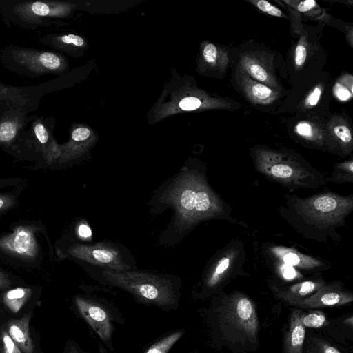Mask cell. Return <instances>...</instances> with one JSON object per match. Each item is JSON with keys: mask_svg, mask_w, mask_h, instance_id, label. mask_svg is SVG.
Segmentation results:
<instances>
[{"mask_svg": "<svg viewBox=\"0 0 353 353\" xmlns=\"http://www.w3.org/2000/svg\"><path fill=\"white\" fill-rule=\"evenodd\" d=\"M210 323L217 347L232 353L256 352L259 346V320L254 301L243 292L221 294L210 309Z\"/></svg>", "mask_w": 353, "mask_h": 353, "instance_id": "1", "label": "cell"}, {"mask_svg": "<svg viewBox=\"0 0 353 353\" xmlns=\"http://www.w3.org/2000/svg\"><path fill=\"white\" fill-rule=\"evenodd\" d=\"M180 226L188 228L223 213L222 202L205 181L195 172L183 173L167 194Z\"/></svg>", "mask_w": 353, "mask_h": 353, "instance_id": "2", "label": "cell"}, {"mask_svg": "<svg viewBox=\"0 0 353 353\" xmlns=\"http://www.w3.org/2000/svg\"><path fill=\"white\" fill-rule=\"evenodd\" d=\"M256 170L288 188H316L325 183L321 174L292 152L259 148L252 152Z\"/></svg>", "mask_w": 353, "mask_h": 353, "instance_id": "3", "label": "cell"}, {"mask_svg": "<svg viewBox=\"0 0 353 353\" xmlns=\"http://www.w3.org/2000/svg\"><path fill=\"white\" fill-rule=\"evenodd\" d=\"M294 206L298 214L316 226H339L352 210L353 196L327 192L298 198Z\"/></svg>", "mask_w": 353, "mask_h": 353, "instance_id": "4", "label": "cell"}, {"mask_svg": "<svg viewBox=\"0 0 353 353\" xmlns=\"http://www.w3.org/2000/svg\"><path fill=\"white\" fill-rule=\"evenodd\" d=\"M102 276L110 283L123 288L148 302L167 305L174 301L168 280L157 275L135 271L103 270Z\"/></svg>", "mask_w": 353, "mask_h": 353, "instance_id": "5", "label": "cell"}, {"mask_svg": "<svg viewBox=\"0 0 353 353\" xmlns=\"http://www.w3.org/2000/svg\"><path fill=\"white\" fill-rule=\"evenodd\" d=\"M66 253L70 257L105 270L125 271L130 268L119 248L108 243H74L68 248Z\"/></svg>", "mask_w": 353, "mask_h": 353, "instance_id": "6", "label": "cell"}, {"mask_svg": "<svg viewBox=\"0 0 353 353\" xmlns=\"http://www.w3.org/2000/svg\"><path fill=\"white\" fill-rule=\"evenodd\" d=\"M38 228L21 225L12 232L0 237V250L19 259L32 261L39 255V246L35 236Z\"/></svg>", "mask_w": 353, "mask_h": 353, "instance_id": "7", "label": "cell"}, {"mask_svg": "<svg viewBox=\"0 0 353 353\" xmlns=\"http://www.w3.org/2000/svg\"><path fill=\"white\" fill-rule=\"evenodd\" d=\"M353 294L337 283H325L308 297L299 301L292 306L301 309H319L343 305L352 302Z\"/></svg>", "mask_w": 353, "mask_h": 353, "instance_id": "8", "label": "cell"}, {"mask_svg": "<svg viewBox=\"0 0 353 353\" xmlns=\"http://www.w3.org/2000/svg\"><path fill=\"white\" fill-rule=\"evenodd\" d=\"M238 65L252 79L272 89L281 91L272 60L267 55L260 52H248L241 56Z\"/></svg>", "mask_w": 353, "mask_h": 353, "instance_id": "9", "label": "cell"}, {"mask_svg": "<svg viewBox=\"0 0 353 353\" xmlns=\"http://www.w3.org/2000/svg\"><path fill=\"white\" fill-rule=\"evenodd\" d=\"M325 134L328 150H336L344 155L350 154L353 149L352 128L346 117L333 116L325 124Z\"/></svg>", "mask_w": 353, "mask_h": 353, "instance_id": "10", "label": "cell"}, {"mask_svg": "<svg viewBox=\"0 0 353 353\" xmlns=\"http://www.w3.org/2000/svg\"><path fill=\"white\" fill-rule=\"evenodd\" d=\"M235 77L239 88L248 100L254 104H270L281 96L280 91L252 79L239 65L236 69Z\"/></svg>", "mask_w": 353, "mask_h": 353, "instance_id": "11", "label": "cell"}, {"mask_svg": "<svg viewBox=\"0 0 353 353\" xmlns=\"http://www.w3.org/2000/svg\"><path fill=\"white\" fill-rule=\"evenodd\" d=\"M75 303L82 316L103 340L107 341L112 332V325L105 311L79 297L75 299Z\"/></svg>", "mask_w": 353, "mask_h": 353, "instance_id": "12", "label": "cell"}, {"mask_svg": "<svg viewBox=\"0 0 353 353\" xmlns=\"http://www.w3.org/2000/svg\"><path fill=\"white\" fill-rule=\"evenodd\" d=\"M302 310L294 309L283 332L282 353H303L305 327L300 321Z\"/></svg>", "mask_w": 353, "mask_h": 353, "instance_id": "13", "label": "cell"}, {"mask_svg": "<svg viewBox=\"0 0 353 353\" xmlns=\"http://www.w3.org/2000/svg\"><path fill=\"white\" fill-rule=\"evenodd\" d=\"M325 283L321 279H310L286 288H275L273 292L277 299L292 305L294 303L308 297Z\"/></svg>", "mask_w": 353, "mask_h": 353, "instance_id": "14", "label": "cell"}, {"mask_svg": "<svg viewBox=\"0 0 353 353\" xmlns=\"http://www.w3.org/2000/svg\"><path fill=\"white\" fill-rule=\"evenodd\" d=\"M293 133L304 143L328 150L325 125L311 120H300L294 123Z\"/></svg>", "mask_w": 353, "mask_h": 353, "instance_id": "15", "label": "cell"}, {"mask_svg": "<svg viewBox=\"0 0 353 353\" xmlns=\"http://www.w3.org/2000/svg\"><path fill=\"white\" fill-rule=\"evenodd\" d=\"M235 254L230 252L218 259L204 279V291L208 295L218 293L230 272Z\"/></svg>", "mask_w": 353, "mask_h": 353, "instance_id": "16", "label": "cell"}, {"mask_svg": "<svg viewBox=\"0 0 353 353\" xmlns=\"http://www.w3.org/2000/svg\"><path fill=\"white\" fill-rule=\"evenodd\" d=\"M31 313L20 319H10L6 323V331L23 353H34L35 347L30 334L29 323Z\"/></svg>", "mask_w": 353, "mask_h": 353, "instance_id": "17", "label": "cell"}, {"mask_svg": "<svg viewBox=\"0 0 353 353\" xmlns=\"http://www.w3.org/2000/svg\"><path fill=\"white\" fill-rule=\"evenodd\" d=\"M270 251L281 263L293 268L310 270L324 265L320 260L291 248L276 246L272 247Z\"/></svg>", "mask_w": 353, "mask_h": 353, "instance_id": "18", "label": "cell"}, {"mask_svg": "<svg viewBox=\"0 0 353 353\" xmlns=\"http://www.w3.org/2000/svg\"><path fill=\"white\" fill-rule=\"evenodd\" d=\"M203 57L205 62L219 74H225L230 61L228 50L225 48L208 43L203 49Z\"/></svg>", "mask_w": 353, "mask_h": 353, "instance_id": "19", "label": "cell"}, {"mask_svg": "<svg viewBox=\"0 0 353 353\" xmlns=\"http://www.w3.org/2000/svg\"><path fill=\"white\" fill-rule=\"evenodd\" d=\"M32 295V290L28 288H17L6 291L3 296L5 305L12 312H18Z\"/></svg>", "mask_w": 353, "mask_h": 353, "instance_id": "20", "label": "cell"}, {"mask_svg": "<svg viewBox=\"0 0 353 353\" xmlns=\"http://www.w3.org/2000/svg\"><path fill=\"white\" fill-rule=\"evenodd\" d=\"M330 181L335 183H352L353 181L352 159H351L343 163H336Z\"/></svg>", "mask_w": 353, "mask_h": 353, "instance_id": "21", "label": "cell"}, {"mask_svg": "<svg viewBox=\"0 0 353 353\" xmlns=\"http://www.w3.org/2000/svg\"><path fill=\"white\" fill-rule=\"evenodd\" d=\"M300 321L305 327L320 328L329 323L325 314L319 310H312L309 312H301Z\"/></svg>", "mask_w": 353, "mask_h": 353, "instance_id": "22", "label": "cell"}, {"mask_svg": "<svg viewBox=\"0 0 353 353\" xmlns=\"http://www.w3.org/2000/svg\"><path fill=\"white\" fill-rule=\"evenodd\" d=\"M182 334V331H177L168 335L152 345L145 353H168Z\"/></svg>", "mask_w": 353, "mask_h": 353, "instance_id": "23", "label": "cell"}, {"mask_svg": "<svg viewBox=\"0 0 353 353\" xmlns=\"http://www.w3.org/2000/svg\"><path fill=\"white\" fill-rule=\"evenodd\" d=\"M308 43L305 35H303L294 50V62L296 68H301L306 61L307 57Z\"/></svg>", "mask_w": 353, "mask_h": 353, "instance_id": "24", "label": "cell"}, {"mask_svg": "<svg viewBox=\"0 0 353 353\" xmlns=\"http://www.w3.org/2000/svg\"><path fill=\"white\" fill-rule=\"evenodd\" d=\"M17 198L16 192L0 193V216L17 205Z\"/></svg>", "mask_w": 353, "mask_h": 353, "instance_id": "25", "label": "cell"}, {"mask_svg": "<svg viewBox=\"0 0 353 353\" xmlns=\"http://www.w3.org/2000/svg\"><path fill=\"white\" fill-rule=\"evenodd\" d=\"M259 10L270 16L285 17L282 11L265 0L250 1Z\"/></svg>", "mask_w": 353, "mask_h": 353, "instance_id": "26", "label": "cell"}, {"mask_svg": "<svg viewBox=\"0 0 353 353\" xmlns=\"http://www.w3.org/2000/svg\"><path fill=\"white\" fill-rule=\"evenodd\" d=\"M40 64L49 70H56L61 64L59 57L51 52H43L38 58Z\"/></svg>", "mask_w": 353, "mask_h": 353, "instance_id": "27", "label": "cell"}, {"mask_svg": "<svg viewBox=\"0 0 353 353\" xmlns=\"http://www.w3.org/2000/svg\"><path fill=\"white\" fill-rule=\"evenodd\" d=\"M323 90V86L320 83L312 88L303 101L304 107L311 108L316 106L321 99Z\"/></svg>", "mask_w": 353, "mask_h": 353, "instance_id": "28", "label": "cell"}, {"mask_svg": "<svg viewBox=\"0 0 353 353\" xmlns=\"http://www.w3.org/2000/svg\"><path fill=\"white\" fill-rule=\"evenodd\" d=\"M17 134V128L14 123L6 121L0 124V141H11Z\"/></svg>", "mask_w": 353, "mask_h": 353, "instance_id": "29", "label": "cell"}, {"mask_svg": "<svg viewBox=\"0 0 353 353\" xmlns=\"http://www.w3.org/2000/svg\"><path fill=\"white\" fill-rule=\"evenodd\" d=\"M1 339L2 353H21V350L9 336L7 331H1Z\"/></svg>", "mask_w": 353, "mask_h": 353, "instance_id": "30", "label": "cell"}, {"mask_svg": "<svg viewBox=\"0 0 353 353\" xmlns=\"http://www.w3.org/2000/svg\"><path fill=\"white\" fill-rule=\"evenodd\" d=\"M296 10L300 12L309 13L314 9L318 8L317 3L314 0H306L303 1H289Z\"/></svg>", "mask_w": 353, "mask_h": 353, "instance_id": "31", "label": "cell"}, {"mask_svg": "<svg viewBox=\"0 0 353 353\" xmlns=\"http://www.w3.org/2000/svg\"><path fill=\"white\" fill-rule=\"evenodd\" d=\"M201 101L196 97L183 98L179 102V107L183 110H194L201 106Z\"/></svg>", "mask_w": 353, "mask_h": 353, "instance_id": "32", "label": "cell"}, {"mask_svg": "<svg viewBox=\"0 0 353 353\" xmlns=\"http://www.w3.org/2000/svg\"><path fill=\"white\" fill-rule=\"evenodd\" d=\"M316 344L317 353H341L337 348L322 339H318L316 341Z\"/></svg>", "mask_w": 353, "mask_h": 353, "instance_id": "33", "label": "cell"}, {"mask_svg": "<svg viewBox=\"0 0 353 353\" xmlns=\"http://www.w3.org/2000/svg\"><path fill=\"white\" fill-rule=\"evenodd\" d=\"M279 272L281 276L287 280H292L299 277L297 272L293 267L283 263L279 267Z\"/></svg>", "mask_w": 353, "mask_h": 353, "instance_id": "34", "label": "cell"}, {"mask_svg": "<svg viewBox=\"0 0 353 353\" xmlns=\"http://www.w3.org/2000/svg\"><path fill=\"white\" fill-rule=\"evenodd\" d=\"M90 134L88 128L81 127L76 128L72 133V139L73 141L79 142L87 139Z\"/></svg>", "mask_w": 353, "mask_h": 353, "instance_id": "35", "label": "cell"}, {"mask_svg": "<svg viewBox=\"0 0 353 353\" xmlns=\"http://www.w3.org/2000/svg\"><path fill=\"white\" fill-rule=\"evenodd\" d=\"M31 10L34 14L39 16L48 15L50 12V8L46 4L39 1L32 3Z\"/></svg>", "mask_w": 353, "mask_h": 353, "instance_id": "36", "label": "cell"}, {"mask_svg": "<svg viewBox=\"0 0 353 353\" xmlns=\"http://www.w3.org/2000/svg\"><path fill=\"white\" fill-rule=\"evenodd\" d=\"M34 134L41 143H46L48 139V134L47 130L43 124L38 123L34 126Z\"/></svg>", "mask_w": 353, "mask_h": 353, "instance_id": "37", "label": "cell"}, {"mask_svg": "<svg viewBox=\"0 0 353 353\" xmlns=\"http://www.w3.org/2000/svg\"><path fill=\"white\" fill-rule=\"evenodd\" d=\"M61 41L67 44H73L77 46H81L84 43V41L82 37L74 34H68L61 37Z\"/></svg>", "mask_w": 353, "mask_h": 353, "instance_id": "38", "label": "cell"}, {"mask_svg": "<svg viewBox=\"0 0 353 353\" xmlns=\"http://www.w3.org/2000/svg\"><path fill=\"white\" fill-rule=\"evenodd\" d=\"M77 234L83 239H89L92 236L91 229L86 223L78 225Z\"/></svg>", "mask_w": 353, "mask_h": 353, "instance_id": "39", "label": "cell"}, {"mask_svg": "<svg viewBox=\"0 0 353 353\" xmlns=\"http://www.w3.org/2000/svg\"><path fill=\"white\" fill-rule=\"evenodd\" d=\"M22 181L21 178H0V188L17 185Z\"/></svg>", "mask_w": 353, "mask_h": 353, "instance_id": "40", "label": "cell"}, {"mask_svg": "<svg viewBox=\"0 0 353 353\" xmlns=\"http://www.w3.org/2000/svg\"><path fill=\"white\" fill-rule=\"evenodd\" d=\"M12 284V281L8 275L0 271V290H5L9 288Z\"/></svg>", "mask_w": 353, "mask_h": 353, "instance_id": "41", "label": "cell"}, {"mask_svg": "<svg viewBox=\"0 0 353 353\" xmlns=\"http://www.w3.org/2000/svg\"><path fill=\"white\" fill-rule=\"evenodd\" d=\"M69 353H80V352L76 348L72 347L70 350Z\"/></svg>", "mask_w": 353, "mask_h": 353, "instance_id": "42", "label": "cell"}]
</instances>
